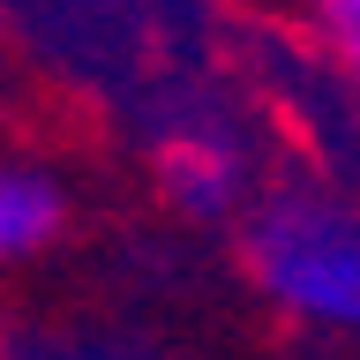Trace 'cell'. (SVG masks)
<instances>
[{
	"label": "cell",
	"instance_id": "cell-3",
	"mask_svg": "<svg viewBox=\"0 0 360 360\" xmlns=\"http://www.w3.org/2000/svg\"><path fill=\"white\" fill-rule=\"evenodd\" d=\"M68 233V195L38 165H0V270L30 263Z\"/></svg>",
	"mask_w": 360,
	"mask_h": 360
},
{
	"label": "cell",
	"instance_id": "cell-4",
	"mask_svg": "<svg viewBox=\"0 0 360 360\" xmlns=\"http://www.w3.org/2000/svg\"><path fill=\"white\" fill-rule=\"evenodd\" d=\"M315 15H323V38L345 68V83L360 90V0H315Z\"/></svg>",
	"mask_w": 360,
	"mask_h": 360
},
{
	"label": "cell",
	"instance_id": "cell-1",
	"mask_svg": "<svg viewBox=\"0 0 360 360\" xmlns=\"http://www.w3.org/2000/svg\"><path fill=\"white\" fill-rule=\"evenodd\" d=\"M248 270L285 315L315 330H360V210L285 188L248 210Z\"/></svg>",
	"mask_w": 360,
	"mask_h": 360
},
{
	"label": "cell",
	"instance_id": "cell-2",
	"mask_svg": "<svg viewBox=\"0 0 360 360\" xmlns=\"http://www.w3.org/2000/svg\"><path fill=\"white\" fill-rule=\"evenodd\" d=\"M150 173H158V195L188 218H233L248 195V150L225 128H202V120H188L158 143Z\"/></svg>",
	"mask_w": 360,
	"mask_h": 360
}]
</instances>
